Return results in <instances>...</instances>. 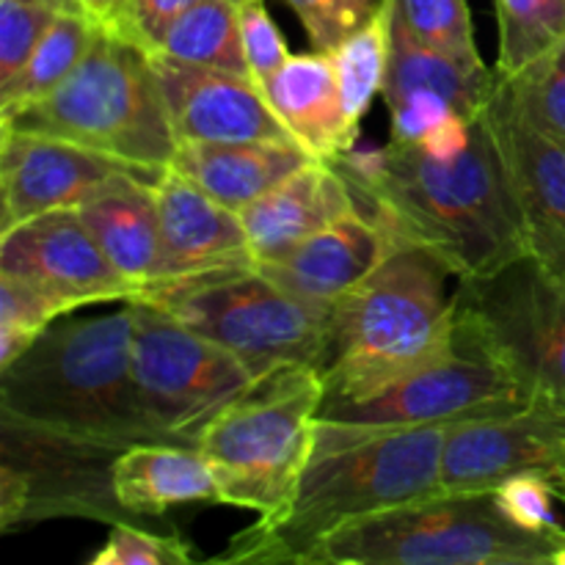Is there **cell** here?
Here are the masks:
<instances>
[{
  "instance_id": "35",
  "label": "cell",
  "mask_w": 565,
  "mask_h": 565,
  "mask_svg": "<svg viewBox=\"0 0 565 565\" xmlns=\"http://www.w3.org/2000/svg\"><path fill=\"white\" fill-rule=\"evenodd\" d=\"M502 511L513 524L535 535H565L555 513V491L544 475H516L494 491Z\"/></svg>"
},
{
  "instance_id": "19",
  "label": "cell",
  "mask_w": 565,
  "mask_h": 565,
  "mask_svg": "<svg viewBox=\"0 0 565 565\" xmlns=\"http://www.w3.org/2000/svg\"><path fill=\"white\" fill-rule=\"evenodd\" d=\"M403 246L406 243L379 215L359 204L351 215L315 232L285 257L257 263L254 268L307 301L337 307Z\"/></svg>"
},
{
  "instance_id": "22",
  "label": "cell",
  "mask_w": 565,
  "mask_h": 565,
  "mask_svg": "<svg viewBox=\"0 0 565 565\" xmlns=\"http://www.w3.org/2000/svg\"><path fill=\"white\" fill-rule=\"evenodd\" d=\"M75 210L105 257L143 296L158 281L160 270V213L154 182L132 171H119Z\"/></svg>"
},
{
  "instance_id": "8",
  "label": "cell",
  "mask_w": 565,
  "mask_h": 565,
  "mask_svg": "<svg viewBox=\"0 0 565 565\" xmlns=\"http://www.w3.org/2000/svg\"><path fill=\"white\" fill-rule=\"evenodd\" d=\"M141 298L235 353L257 379L329 362L334 307L285 290L254 265L163 281Z\"/></svg>"
},
{
  "instance_id": "42",
  "label": "cell",
  "mask_w": 565,
  "mask_h": 565,
  "mask_svg": "<svg viewBox=\"0 0 565 565\" xmlns=\"http://www.w3.org/2000/svg\"><path fill=\"white\" fill-rule=\"evenodd\" d=\"M230 3H235L237 9H241V6H248V3H257V0H230Z\"/></svg>"
},
{
  "instance_id": "17",
  "label": "cell",
  "mask_w": 565,
  "mask_h": 565,
  "mask_svg": "<svg viewBox=\"0 0 565 565\" xmlns=\"http://www.w3.org/2000/svg\"><path fill=\"white\" fill-rule=\"evenodd\" d=\"M154 58L166 108L180 143H298L257 81L210 66Z\"/></svg>"
},
{
  "instance_id": "1",
  "label": "cell",
  "mask_w": 565,
  "mask_h": 565,
  "mask_svg": "<svg viewBox=\"0 0 565 565\" xmlns=\"http://www.w3.org/2000/svg\"><path fill=\"white\" fill-rule=\"evenodd\" d=\"M331 163L348 177L362 207L401 243L441 259L458 281L486 279L527 254L486 114L450 121L417 143L353 147Z\"/></svg>"
},
{
  "instance_id": "13",
  "label": "cell",
  "mask_w": 565,
  "mask_h": 565,
  "mask_svg": "<svg viewBox=\"0 0 565 565\" xmlns=\"http://www.w3.org/2000/svg\"><path fill=\"white\" fill-rule=\"evenodd\" d=\"M0 274H11L42 292L61 315L105 301L141 296L116 270L75 207L36 215L0 235Z\"/></svg>"
},
{
  "instance_id": "32",
  "label": "cell",
  "mask_w": 565,
  "mask_h": 565,
  "mask_svg": "<svg viewBox=\"0 0 565 565\" xmlns=\"http://www.w3.org/2000/svg\"><path fill=\"white\" fill-rule=\"evenodd\" d=\"M58 318V309L28 281L0 274V367L25 353Z\"/></svg>"
},
{
  "instance_id": "40",
  "label": "cell",
  "mask_w": 565,
  "mask_h": 565,
  "mask_svg": "<svg viewBox=\"0 0 565 565\" xmlns=\"http://www.w3.org/2000/svg\"><path fill=\"white\" fill-rule=\"evenodd\" d=\"M550 483H552V491H555V497H557V500L565 502V475H563V478H555V480H550Z\"/></svg>"
},
{
  "instance_id": "15",
  "label": "cell",
  "mask_w": 565,
  "mask_h": 565,
  "mask_svg": "<svg viewBox=\"0 0 565 565\" xmlns=\"http://www.w3.org/2000/svg\"><path fill=\"white\" fill-rule=\"evenodd\" d=\"M486 121L516 199L527 254L565 285V147L524 119L500 77Z\"/></svg>"
},
{
  "instance_id": "33",
  "label": "cell",
  "mask_w": 565,
  "mask_h": 565,
  "mask_svg": "<svg viewBox=\"0 0 565 565\" xmlns=\"http://www.w3.org/2000/svg\"><path fill=\"white\" fill-rule=\"evenodd\" d=\"M61 9L75 0H0V88L14 81Z\"/></svg>"
},
{
  "instance_id": "21",
  "label": "cell",
  "mask_w": 565,
  "mask_h": 565,
  "mask_svg": "<svg viewBox=\"0 0 565 565\" xmlns=\"http://www.w3.org/2000/svg\"><path fill=\"white\" fill-rule=\"evenodd\" d=\"M259 88L281 125L312 158L337 160L356 147L359 127L348 119L329 53L290 55Z\"/></svg>"
},
{
  "instance_id": "28",
  "label": "cell",
  "mask_w": 565,
  "mask_h": 565,
  "mask_svg": "<svg viewBox=\"0 0 565 565\" xmlns=\"http://www.w3.org/2000/svg\"><path fill=\"white\" fill-rule=\"evenodd\" d=\"M392 20H395V3L381 0L379 9L356 31L348 33L334 50H329L337 81H340L342 105H345L348 119L356 127L373 105L375 94H384L392 55Z\"/></svg>"
},
{
  "instance_id": "38",
  "label": "cell",
  "mask_w": 565,
  "mask_h": 565,
  "mask_svg": "<svg viewBox=\"0 0 565 565\" xmlns=\"http://www.w3.org/2000/svg\"><path fill=\"white\" fill-rule=\"evenodd\" d=\"M196 3L199 0H127L119 31L154 53L166 31Z\"/></svg>"
},
{
  "instance_id": "5",
  "label": "cell",
  "mask_w": 565,
  "mask_h": 565,
  "mask_svg": "<svg viewBox=\"0 0 565 565\" xmlns=\"http://www.w3.org/2000/svg\"><path fill=\"white\" fill-rule=\"evenodd\" d=\"M0 125L81 143L149 182H158L177 154L152 53L105 25L64 83Z\"/></svg>"
},
{
  "instance_id": "41",
  "label": "cell",
  "mask_w": 565,
  "mask_h": 565,
  "mask_svg": "<svg viewBox=\"0 0 565 565\" xmlns=\"http://www.w3.org/2000/svg\"><path fill=\"white\" fill-rule=\"evenodd\" d=\"M552 565H565V544L561 546V550H557V555H555V561H552Z\"/></svg>"
},
{
  "instance_id": "9",
  "label": "cell",
  "mask_w": 565,
  "mask_h": 565,
  "mask_svg": "<svg viewBox=\"0 0 565 565\" xmlns=\"http://www.w3.org/2000/svg\"><path fill=\"white\" fill-rule=\"evenodd\" d=\"M527 406L516 381L458 318L447 351L362 397H326L318 436L353 439L381 430L452 425Z\"/></svg>"
},
{
  "instance_id": "20",
  "label": "cell",
  "mask_w": 565,
  "mask_h": 565,
  "mask_svg": "<svg viewBox=\"0 0 565 565\" xmlns=\"http://www.w3.org/2000/svg\"><path fill=\"white\" fill-rule=\"evenodd\" d=\"M356 207V193L348 177L331 160H312L237 215L246 226L257 265L285 257L298 243L351 215Z\"/></svg>"
},
{
  "instance_id": "12",
  "label": "cell",
  "mask_w": 565,
  "mask_h": 565,
  "mask_svg": "<svg viewBox=\"0 0 565 565\" xmlns=\"http://www.w3.org/2000/svg\"><path fill=\"white\" fill-rule=\"evenodd\" d=\"M0 469V530L58 516L94 519L103 524H136L114 494V461L119 452L39 434L3 423Z\"/></svg>"
},
{
  "instance_id": "23",
  "label": "cell",
  "mask_w": 565,
  "mask_h": 565,
  "mask_svg": "<svg viewBox=\"0 0 565 565\" xmlns=\"http://www.w3.org/2000/svg\"><path fill=\"white\" fill-rule=\"evenodd\" d=\"M114 494L136 519L180 505H221L204 452L177 441H138L121 450L114 461Z\"/></svg>"
},
{
  "instance_id": "18",
  "label": "cell",
  "mask_w": 565,
  "mask_h": 565,
  "mask_svg": "<svg viewBox=\"0 0 565 565\" xmlns=\"http://www.w3.org/2000/svg\"><path fill=\"white\" fill-rule=\"evenodd\" d=\"M154 193L160 213V270L154 285L254 265L241 215L215 202L174 166L160 174Z\"/></svg>"
},
{
  "instance_id": "39",
  "label": "cell",
  "mask_w": 565,
  "mask_h": 565,
  "mask_svg": "<svg viewBox=\"0 0 565 565\" xmlns=\"http://www.w3.org/2000/svg\"><path fill=\"white\" fill-rule=\"evenodd\" d=\"M75 3L81 6L83 11H88L99 25L116 28V31H119L127 0H75Z\"/></svg>"
},
{
  "instance_id": "10",
  "label": "cell",
  "mask_w": 565,
  "mask_h": 565,
  "mask_svg": "<svg viewBox=\"0 0 565 565\" xmlns=\"http://www.w3.org/2000/svg\"><path fill=\"white\" fill-rule=\"evenodd\" d=\"M458 318L516 381L527 403L565 408V285L530 254L458 281Z\"/></svg>"
},
{
  "instance_id": "11",
  "label": "cell",
  "mask_w": 565,
  "mask_h": 565,
  "mask_svg": "<svg viewBox=\"0 0 565 565\" xmlns=\"http://www.w3.org/2000/svg\"><path fill=\"white\" fill-rule=\"evenodd\" d=\"M132 373L143 412L166 441L199 447L207 425L259 379L158 303L132 298Z\"/></svg>"
},
{
  "instance_id": "14",
  "label": "cell",
  "mask_w": 565,
  "mask_h": 565,
  "mask_svg": "<svg viewBox=\"0 0 565 565\" xmlns=\"http://www.w3.org/2000/svg\"><path fill=\"white\" fill-rule=\"evenodd\" d=\"M516 475H565V408L527 403L494 417L447 425L441 489L497 491Z\"/></svg>"
},
{
  "instance_id": "30",
  "label": "cell",
  "mask_w": 565,
  "mask_h": 565,
  "mask_svg": "<svg viewBox=\"0 0 565 565\" xmlns=\"http://www.w3.org/2000/svg\"><path fill=\"white\" fill-rule=\"evenodd\" d=\"M500 81L508 86L524 119L565 147V39L522 75Z\"/></svg>"
},
{
  "instance_id": "37",
  "label": "cell",
  "mask_w": 565,
  "mask_h": 565,
  "mask_svg": "<svg viewBox=\"0 0 565 565\" xmlns=\"http://www.w3.org/2000/svg\"><path fill=\"white\" fill-rule=\"evenodd\" d=\"M237 17H241V42L243 55H246L248 75H252V81L265 83L287 64L290 47H287L285 36L276 28L274 17L268 14L263 0L241 6Z\"/></svg>"
},
{
  "instance_id": "24",
  "label": "cell",
  "mask_w": 565,
  "mask_h": 565,
  "mask_svg": "<svg viewBox=\"0 0 565 565\" xmlns=\"http://www.w3.org/2000/svg\"><path fill=\"white\" fill-rule=\"evenodd\" d=\"M497 88V70L483 58H458L417 42L392 20V55L384 83L386 108L406 103L450 105L467 119H480Z\"/></svg>"
},
{
  "instance_id": "26",
  "label": "cell",
  "mask_w": 565,
  "mask_h": 565,
  "mask_svg": "<svg viewBox=\"0 0 565 565\" xmlns=\"http://www.w3.org/2000/svg\"><path fill=\"white\" fill-rule=\"evenodd\" d=\"M97 31L99 22L88 11L61 9L33 53L28 55L25 66L17 72L9 86L0 88V121L31 108L58 83H64L86 58Z\"/></svg>"
},
{
  "instance_id": "25",
  "label": "cell",
  "mask_w": 565,
  "mask_h": 565,
  "mask_svg": "<svg viewBox=\"0 0 565 565\" xmlns=\"http://www.w3.org/2000/svg\"><path fill=\"white\" fill-rule=\"evenodd\" d=\"M312 160L318 158L301 143H180L171 166L215 202L241 213Z\"/></svg>"
},
{
  "instance_id": "27",
  "label": "cell",
  "mask_w": 565,
  "mask_h": 565,
  "mask_svg": "<svg viewBox=\"0 0 565 565\" xmlns=\"http://www.w3.org/2000/svg\"><path fill=\"white\" fill-rule=\"evenodd\" d=\"M152 55L180 61V64L248 75L237 6L230 0H199L166 31L163 42Z\"/></svg>"
},
{
  "instance_id": "3",
  "label": "cell",
  "mask_w": 565,
  "mask_h": 565,
  "mask_svg": "<svg viewBox=\"0 0 565 565\" xmlns=\"http://www.w3.org/2000/svg\"><path fill=\"white\" fill-rule=\"evenodd\" d=\"M132 329V301L105 318L50 326L0 367V419L116 452L166 441L138 395Z\"/></svg>"
},
{
  "instance_id": "6",
  "label": "cell",
  "mask_w": 565,
  "mask_h": 565,
  "mask_svg": "<svg viewBox=\"0 0 565 565\" xmlns=\"http://www.w3.org/2000/svg\"><path fill=\"white\" fill-rule=\"evenodd\" d=\"M565 535L511 522L494 491H436L331 533L307 565H552Z\"/></svg>"
},
{
  "instance_id": "16",
  "label": "cell",
  "mask_w": 565,
  "mask_h": 565,
  "mask_svg": "<svg viewBox=\"0 0 565 565\" xmlns=\"http://www.w3.org/2000/svg\"><path fill=\"white\" fill-rule=\"evenodd\" d=\"M119 171L132 169L64 138L0 125V235L36 215L77 207Z\"/></svg>"
},
{
  "instance_id": "4",
  "label": "cell",
  "mask_w": 565,
  "mask_h": 565,
  "mask_svg": "<svg viewBox=\"0 0 565 565\" xmlns=\"http://www.w3.org/2000/svg\"><path fill=\"white\" fill-rule=\"evenodd\" d=\"M447 265L403 246L334 307L326 397H362L430 362L456 340Z\"/></svg>"
},
{
  "instance_id": "2",
  "label": "cell",
  "mask_w": 565,
  "mask_h": 565,
  "mask_svg": "<svg viewBox=\"0 0 565 565\" xmlns=\"http://www.w3.org/2000/svg\"><path fill=\"white\" fill-rule=\"evenodd\" d=\"M447 425L353 439L315 436V452L285 508L257 516L213 557L218 565L301 563L337 530L441 491Z\"/></svg>"
},
{
  "instance_id": "36",
  "label": "cell",
  "mask_w": 565,
  "mask_h": 565,
  "mask_svg": "<svg viewBox=\"0 0 565 565\" xmlns=\"http://www.w3.org/2000/svg\"><path fill=\"white\" fill-rule=\"evenodd\" d=\"M301 20L315 50H334L351 31H356L381 0H285Z\"/></svg>"
},
{
  "instance_id": "34",
  "label": "cell",
  "mask_w": 565,
  "mask_h": 565,
  "mask_svg": "<svg viewBox=\"0 0 565 565\" xmlns=\"http://www.w3.org/2000/svg\"><path fill=\"white\" fill-rule=\"evenodd\" d=\"M202 561L193 544L180 535H158L138 524H114L92 565H193Z\"/></svg>"
},
{
  "instance_id": "31",
  "label": "cell",
  "mask_w": 565,
  "mask_h": 565,
  "mask_svg": "<svg viewBox=\"0 0 565 565\" xmlns=\"http://www.w3.org/2000/svg\"><path fill=\"white\" fill-rule=\"evenodd\" d=\"M395 22L417 42L458 58H480L467 0H392Z\"/></svg>"
},
{
  "instance_id": "29",
  "label": "cell",
  "mask_w": 565,
  "mask_h": 565,
  "mask_svg": "<svg viewBox=\"0 0 565 565\" xmlns=\"http://www.w3.org/2000/svg\"><path fill=\"white\" fill-rule=\"evenodd\" d=\"M500 25L497 75L511 81L565 39V0H494Z\"/></svg>"
},
{
  "instance_id": "7",
  "label": "cell",
  "mask_w": 565,
  "mask_h": 565,
  "mask_svg": "<svg viewBox=\"0 0 565 565\" xmlns=\"http://www.w3.org/2000/svg\"><path fill=\"white\" fill-rule=\"evenodd\" d=\"M326 401L323 370L281 367L218 414L199 439L221 505L270 516L296 491L315 452Z\"/></svg>"
}]
</instances>
